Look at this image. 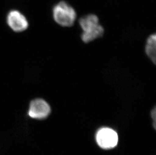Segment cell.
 <instances>
[{"mask_svg": "<svg viewBox=\"0 0 156 155\" xmlns=\"http://www.w3.org/2000/svg\"><path fill=\"white\" fill-rule=\"evenodd\" d=\"M53 18L55 21L63 27H71L76 19L75 9L65 1H61L53 9Z\"/></svg>", "mask_w": 156, "mask_h": 155, "instance_id": "cell-1", "label": "cell"}, {"mask_svg": "<svg viewBox=\"0 0 156 155\" xmlns=\"http://www.w3.org/2000/svg\"><path fill=\"white\" fill-rule=\"evenodd\" d=\"M96 139L98 145L103 149H111L114 148L118 142V135L116 132L108 127L100 129L97 133Z\"/></svg>", "mask_w": 156, "mask_h": 155, "instance_id": "cell-2", "label": "cell"}, {"mask_svg": "<svg viewBox=\"0 0 156 155\" xmlns=\"http://www.w3.org/2000/svg\"><path fill=\"white\" fill-rule=\"evenodd\" d=\"M51 111L50 106L45 100L37 98L30 102L28 114L32 119H43L49 116Z\"/></svg>", "mask_w": 156, "mask_h": 155, "instance_id": "cell-3", "label": "cell"}, {"mask_svg": "<svg viewBox=\"0 0 156 155\" xmlns=\"http://www.w3.org/2000/svg\"><path fill=\"white\" fill-rule=\"evenodd\" d=\"M7 23L15 32H22L28 26V21L25 16L16 10L9 12L7 16Z\"/></svg>", "mask_w": 156, "mask_h": 155, "instance_id": "cell-4", "label": "cell"}, {"mask_svg": "<svg viewBox=\"0 0 156 155\" xmlns=\"http://www.w3.org/2000/svg\"><path fill=\"white\" fill-rule=\"evenodd\" d=\"M79 24L83 32L93 29L100 24L99 18L94 14H88L83 16L80 19Z\"/></svg>", "mask_w": 156, "mask_h": 155, "instance_id": "cell-5", "label": "cell"}, {"mask_svg": "<svg viewBox=\"0 0 156 155\" xmlns=\"http://www.w3.org/2000/svg\"><path fill=\"white\" fill-rule=\"evenodd\" d=\"M104 33V29L102 25L99 24L93 29L83 32L81 34V38L84 43H90L97 38L102 37Z\"/></svg>", "mask_w": 156, "mask_h": 155, "instance_id": "cell-6", "label": "cell"}, {"mask_svg": "<svg viewBox=\"0 0 156 155\" xmlns=\"http://www.w3.org/2000/svg\"><path fill=\"white\" fill-rule=\"evenodd\" d=\"M156 34L154 33L147 38L145 47L146 54L154 64H156Z\"/></svg>", "mask_w": 156, "mask_h": 155, "instance_id": "cell-7", "label": "cell"}]
</instances>
